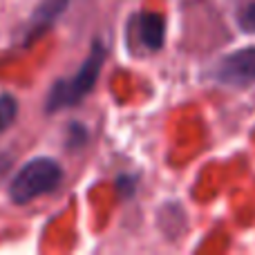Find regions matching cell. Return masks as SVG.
<instances>
[{
  "mask_svg": "<svg viewBox=\"0 0 255 255\" xmlns=\"http://www.w3.org/2000/svg\"><path fill=\"white\" fill-rule=\"evenodd\" d=\"M103 61H106V47L101 43H94L90 49L88 58L83 61V65L79 67L74 76L70 79H61L49 88L47 92V101H45V112H58L61 108H70L81 103L92 88L97 85V79L101 74Z\"/></svg>",
  "mask_w": 255,
  "mask_h": 255,
  "instance_id": "6da1fadb",
  "label": "cell"
},
{
  "mask_svg": "<svg viewBox=\"0 0 255 255\" xmlns=\"http://www.w3.org/2000/svg\"><path fill=\"white\" fill-rule=\"evenodd\" d=\"M63 179V168L52 157H34L22 163L20 170L9 181L7 195L13 204H27L31 199L47 195L58 188Z\"/></svg>",
  "mask_w": 255,
  "mask_h": 255,
  "instance_id": "7a4b0ae2",
  "label": "cell"
},
{
  "mask_svg": "<svg viewBox=\"0 0 255 255\" xmlns=\"http://www.w3.org/2000/svg\"><path fill=\"white\" fill-rule=\"evenodd\" d=\"M215 76L220 83L238 88L255 83V47H244L224 56L217 65Z\"/></svg>",
  "mask_w": 255,
  "mask_h": 255,
  "instance_id": "3957f363",
  "label": "cell"
},
{
  "mask_svg": "<svg viewBox=\"0 0 255 255\" xmlns=\"http://www.w3.org/2000/svg\"><path fill=\"white\" fill-rule=\"evenodd\" d=\"M132 36H134L139 49L143 52H157L161 49L166 38V18L157 11H141L132 18Z\"/></svg>",
  "mask_w": 255,
  "mask_h": 255,
  "instance_id": "277c9868",
  "label": "cell"
},
{
  "mask_svg": "<svg viewBox=\"0 0 255 255\" xmlns=\"http://www.w3.org/2000/svg\"><path fill=\"white\" fill-rule=\"evenodd\" d=\"M67 2H70V0H43L29 18L25 43H31V40L38 38L43 31H47V27H52V22L65 11Z\"/></svg>",
  "mask_w": 255,
  "mask_h": 255,
  "instance_id": "5b68a950",
  "label": "cell"
},
{
  "mask_svg": "<svg viewBox=\"0 0 255 255\" xmlns=\"http://www.w3.org/2000/svg\"><path fill=\"white\" fill-rule=\"evenodd\" d=\"M18 115V101L11 94H0V132H4L16 121Z\"/></svg>",
  "mask_w": 255,
  "mask_h": 255,
  "instance_id": "8992f818",
  "label": "cell"
},
{
  "mask_svg": "<svg viewBox=\"0 0 255 255\" xmlns=\"http://www.w3.org/2000/svg\"><path fill=\"white\" fill-rule=\"evenodd\" d=\"M240 25H242L244 31H251V34H255V2H251L242 11V16H240Z\"/></svg>",
  "mask_w": 255,
  "mask_h": 255,
  "instance_id": "52a82bcc",
  "label": "cell"
}]
</instances>
